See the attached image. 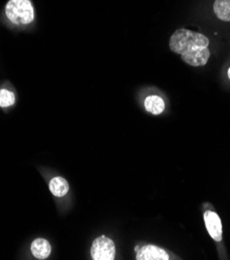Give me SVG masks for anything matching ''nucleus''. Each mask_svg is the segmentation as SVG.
Listing matches in <instances>:
<instances>
[{
    "label": "nucleus",
    "instance_id": "nucleus-4",
    "mask_svg": "<svg viewBox=\"0 0 230 260\" xmlns=\"http://www.w3.org/2000/svg\"><path fill=\"white\" fill-rule=\"evenodd\" d=\"M204 223L210 233V236L215 242H221L223 238V228L220 217L212 211H207L204 213Z\"/></svg>",
    "mask_w": 230,
    "mask_h": 260
},
{
    "label": "nucleus",
    "instance_id": "nucleus-10",
    "mask_svg": "<svg viewBox=\"0 0 230 260\" xmlns=\"http://www.w3.org/2000/svg\"><path fill=\"white\" fill-rule=\"evenodd\" d=\"M16 104V94L8 88H0V107L8 109Z\"/></svg>",
    "mask_w": 230,
    "mask_h": 260
},
{
    "label": "nucleus",
    "instance_id": "nucleus-11",
    "mask_svg": "<svg viewBox=\"0 0 230 260\" xmlns=\"http://www.w3.org/2000/svg\"><path fill=\"white\" fill-rule=\"evenodd\" d=\"M228 78L230 79V68L228 69Z\"/></svg>",
    "mask_w": 230,
    "mask_h": 260
},
{
    "label": "nucleus",
    "instance_id": "nucleus-9",
    "mask_svg": "<svg viewBox=\"0 0 230 260\" xmlns=\"http://www.w3.org/2000/svg\"><path fill=\"white\" fill-rule=\"evenodd\" d=\"M214 12L218 19L230 22V0H215Z\"/></svg>",
    "mask_w": 230,
    "mask_h": 260
},
{
    "label": "nucleus",
    "instance_id": "nucleus-3",
    "mask_svg": "<svg viewBox=\"0 0 230 260\" xmlns=\"http://www.w3.org/2000/svg\"><path fill=\"white\" fill-rule=\"evenodd\" d=\"M90 255L93 260H113L116 255L115 244L111 239L101 236L93 241Z\"/></svg>",
    "mask_w": 230,
    "mask_h": 260
},
{
    "label": "nucleus",
    "instance_id": "nucleus-2",
    "mask_svg": "<svg viewBox=\"0 0 230 260\" xmlns=\"http://www.w3.org/2000/svg\"><path fill=\"white\" fill-rule=\"evenodd\" d=\"M7 23L14 28H27L35 25L37 12L32 0H8L4 9Z\"/></svg>",
    "mask_w": 230,
    "mask_h": 260
},
{
    "label": "nucleus",
    "instance_id": "nucleus-1",
    "mask_svg": "<svg viewBox=\"0 0 230 260\" xmlns=\"http://www.w3.org/2000/svg\"><path fill=\"white\" fill-rule=\"evenodd\" d=\"M209 39L199 32L180 28L173 32L169 40V47L182 60L191 67H203L210 59Z\"/></svg>",
    "mask_w": 230,
    "mask_h": 260
},
{
    "label": "nucleus",
    "instance_id": "nucleus-6",
    "mask_svg": "<svg viewBox=\"0 0 230 260\" xmlns=\"http://www.w3.org/2000/svg\"><path fill=\"white\" fill-rule=\"evenodd\" d=\"M30 251L32 255L38 259H46L51 255L52 252V247L49 241L45 239H36L30 246Z\"/></svg>",
    "mask_w": 230,
    "mask_h": 260
},
{
    "label": "nucleus",
    "instance_id": "nucleus-8",
    "mask_svg": "<svg viewBox=\"0 0 230 260\" xmlns=\"http://www.w3.org/2000/svg\"><path fill=\"white\" fill-rule=\"evenodd\" d=\"M144 108L153 115H160L165 110V102L161 96L151 94L144 100Z\"/></svg>",
    "mask_w": 230,
    "mask_h": 260
},
{
    "label": "nucleus",
    "instance_id": "nucleus-5",
    "mask_svg": "<svg viewBox=\"0 0 230 260\" xmlns=\"http://www.w3.org/2000/svg\"><path fill=\"white\" fill-rule=\"evenodd\" d=\"M136 259L137 260H168V253L157 246L146 245L143 247H139L136 251Z\"/></svg>",
    "mask_w": 230,
    "mask_h": 260
},
{
    "label": "nucleus",
    "instance_id": "nucleus-7",
    "mask_svg": "<svg viewBox=\"0 0 230 260\" xmlns=\"http://www.w3.org/2000/svg\"><path fill=\"white\" fill-rule=\"evenodd\" d=\"M49 189L55 197L61 198L68 194L70 186L65 178L61 176H54L49 181Z\"/></svg>",
    "mask_w": 230,
    "mask_h": 260
}]
</instances>
